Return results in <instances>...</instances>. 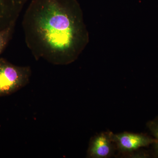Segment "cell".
<instances>
[{
    "label": "cell",
    "instance_id": "6da1fadb",
    "mask_svg": "<svg viewBox=\"0 0 158 158\" xmlns=\"http://www.w3.org/2000/svg\"><path fill=\"white\" fill-rule=\"evenodd\" d=\"M22 25L26 44L34 58L53 65L74 62L89 41L77 0H32Z\"/></svg>",
    "mask_w": 158,
    "mask_h": 158
},
{
    "label": "cell",
    "instance_id": "7a4b0ae2",
    "mask_svg": "<svg viewBox=\"0 0 158 158\" xmlns=\"http://www.w3.org/2000/svg\"><path fill=\"white\" fill-rule=\"evenodd\" d=\"M32 74L30 66H20L0 59V97L8 96L25 87Z\"/></svg>",
    "mask_w": 158,
    "mask_h": 158
},
{
    "label": "cell",
    "instance_id": "3957f363",
    "mask_svg": "<svg viewBox=\"0 0 158 158\" xmlns=\"http://www.w3.org/2000/svg\"><path fill=\"white\" fill-rule=\"evenodd\" d=\"M112 139L116 149L122 153H131L152 145L156 140L153 137L144 134L123 132L114 134Z\"/></svg>",
    "mask_w": 158,
    "mask_h": 158
},
{
    "label": "cell",
    "instance_id": "277c9868",
    "mask_svg": "<svg viewBox=\"0 0 158 158\" xmlns=\"http://www.w3.org/2000/svg\"><path fill=\"white\" fill-rule=\"evenodd\" d=\"M112 132H105L90 139L87 156L91 158H107L112 156L116 146L112 139Z\"/></svg>",
    "mask_w": 158,
    "mask_h": 158
},
{
    "label": "cell",
    "instance_id": "5b68a950",
    "mask_svg": "<svg viewBox=\"0 0 158 158\" xmlns=\"http://www.w3.org/2000/svg\"><path fill=\"white\" fill-rule=\"evenodd\" d=\"M147 126L152 137L155 139V142L152 145L154 146L155 153L158 157V116L148 121Z\"/></svg>",
    "mask_w": 158,
    "mask_h": 158
},
{
    "label": "cell",
    "instance_id": "8992f818",
    "mask_svg": "<svg viewBox=\"0 0 158 158\" xmlns=\"http://www.w3.org/2000/svg\"><path fill=\"white\" fill-rule=\"evenodd\" d=\"M15 25H12L7 28L0 31V54L8 44L14 31Z\"/></svg>",
    "mask_w": 158,
    "mask_h": 158
}]
</instances>
